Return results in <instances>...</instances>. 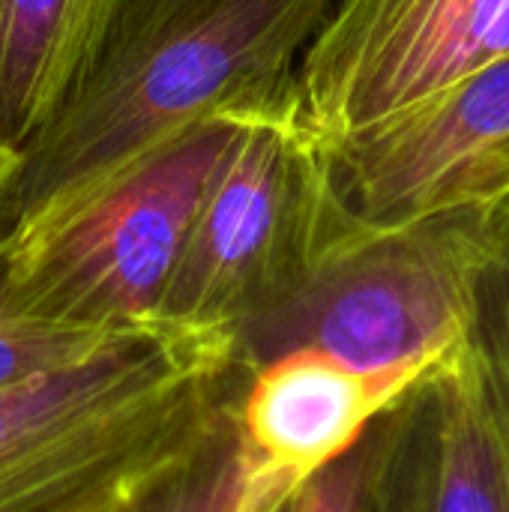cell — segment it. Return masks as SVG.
<instances>
[{"instance_id": "cell-1", "label": "cell", "mask_w": 509, "mask_h": 512, "mask_svg": "<svg viewBox=\"0 0 509 512\" xmlns=\"http://www.w3.org/2000/svg\"><path fill=\"white\" fill-rule=\"evenodd\" d=\"M333 0H144L66 105L18 150V225L210 120L300 102Z\"/></svg>"}, {"instance_id": "cell-2", "label": "cell", "mask_w": 509, "mask_h": 512, "mask_svg": "<svg viewBox=\"0 0 509 512\" xmlns=\"http://www.w3.org/2000/svg\"><path fill=\"white\" fill-rule=\"evenodd\" d=\"M243 375L225 333L150 327L0 393V512H114L189 465Z\"/></svg>"}, {"instance_id": "cell-3", "label": "cell", "mask_w": 509, "mask_h": 512, "mask_svg": "<svg viewBox=\"0 0 509 512\" xmlns=\"http://www.w3.org/2000/svg\"><path fill=\"white\" fill-rule=\"evenodd\" d=\"M495 243L486 207L351 216L285 294L231 333L234 360L255 369L318 351L354 369H441L468 342Z\"/></svg>"}, {"instance_id": "cell-4", "label": "cell", "mask_w": 509, "mask_h": 512, "mask_svg": "<svg viewBox=\"0 0 509 512\" xmlns=\"http://www.w3.org/2000/svg\"><path fill=\"white\" fill-rule=\"evenodd\" d=\"M243 123H198L21 222L0 255L6 300L72 327H156L204 195Z\"/></svg>"}, {"instance_id": "cell-5", "label": "cell", "mask_w": 509, "mask_h": 512, "mask_svg": "<svg viewBox=\"0 0 509 512\" xmlns=\"http://www.w3.org/2000/svg\"><path fill=\"white\" fill-rule=\"evenodd\" d=\"M348 219L300 102L246 120L204 195L159 324L231 339Z\"/></svg>"}, {"instance_id": "cell-6", "label": "cell", "mask_w": 509, "mask_h": 512, "mask_svg": "<svg viewBox=\"0 0 509 512\" xmlns=\"http://www.w3.org/2000/svg\"><path fill=\"white\" fill-rule=\"evenodd\" d=\"M509 57V0H333L297 84L321 141L399 117Z\"/></svg>"}, {"instance_id": "cell-7", "label": "cell", "mask_w": 509, "mask_h": 512, "mask_svg": "<svg viewBox=\"0 0 509 512\" xmlns=\"http://www.w3.org/2000/svg\"><path fill=\"white\" fill-rule=\"evenodd\" d=\"M321 144L333 192L357 219L492 207L509 195V57L432 102Z\"/></svg>"}, {"instance_id": "cell-8", "label": "cell", "mask_w": 509, "mask_h": 512, "mask_svg": "<svg viewBox=\"0 0 509 512\" xmlns=\"http://www.w3.org/2000/svg\"><path fill=\"white\" fill-rule=\"evenodd\" d=\"M441 369H354L318 351H291L243 369L228 399L231 432L255 480L297 498Z\"/></svg>"}, {"instance_id": "cell-9", "label": "cell", "mask_w": 509, "mask_h": 512, "mask_svg": "<svg viewBox=\"0 0 509 512\" xmlns=\"http://www.w3.org/2000/svg\"><path fill=\"white\" fill-rule=\"evenodd\" d=\"M144 0H0V147L21 150Z\"/></svg>"}, {"instance_id": "cell-10", "label": "cell", "mask_w": 509, "mask_h": 512, "mask_svg": "<svg viewBox=\"0 0 509 512\" xmlns=\"http://www.w3.org/2000/svg\"><path fill=\"white\" fill-rule=\"evenodd\" d=\"M438 402L429 512H509V474L468 342L438 375Z\"/></svg>"}, {"instance_id": "cell-11", "label": "cell", "mask_w": 509, "mask_h": 512, "mask_svg": "<svg viewBox=\"0 0 509 512\" xmlns=\"http://www.w3.org/2000/svg\"><path fill=\"white\" fill-rule=\"evenodd\" d=\"M288 504V498L252 477L234 441L225 405L222 420L189 465L114 512H279Z\"/></svg>"}, {"instance_id": "cell-12", "label": "cell", "mask_w": 509, "mask_h": 512, "mask_svg": "<svg viewBox=\"0 0 509 512\" xmlns=\"http://www.w3.org/2000/svg\"><path fill=\"white\" fill-rule=\"evenodd\" d=\"M438 375L384 417V444L366 512H429L441 420Z\"/></svg>"}, {"instance_id": "cell-13", "label": "cell", "mask_w": 509, "mask_h": 512, "mask_svg": "<svg viewBox=\"0 0 509 512\" xmlns=\"http://www.w3.org/2000/svg\"><path fill=\"white\" fill-rule=\"evenodd\" d=\"M144 330L150 327L96 330V327L45 321L15 309L0 288V393L24 381L87 363Z\"/></svg>"}, {"instance_id": "cell-14", "label": "cell", "mask_w": 509, "mask_h": 512, "mask_svg": "<svg viewBox=\"0 0 509 512\" xmlns=\"http://www.w3.org/2000/svg\"><path fill=\"white\" fill-rule=\"evenodd\" d=\"M468 348L509 474V231L501 228L498 243L477 279Z\"/></svg>"}, {"instance_id": "cell-15", "label": "cell", "mask_w": 509, "mask_h": 512, "mask_svg": "<svg viewBox=\"0 0 509 512\" xmlns=\"http://www.w3.org/2000/svg\"><path fill=\"white\" fill-rule=\"evenodd\" d=\"M390 414V411H387ZM384 414V417H387ZM384 417L366 432V438L315 480H309L294 498L291 512H366L375 465L384 444Z\"/></svg>"}, {"instance_id": "cell-16", "label": "cell", "mask_w": 509, "mask_h": 512, "mask_svg": "<svg viewBox=\"0 0 509 512\" xmlns=\"http://www.w3.org/2000/svg\"><path fill=\"white\" fill-rule=\"evenodd\" d=\"M18 228V153L0 147V255Z\"/></svg>"}, {"instance_id": "cell-17", "label": "cell", "mask_w": 509, "mask_h": 512, "mask_svg": "<svg viewBox=\"0 0 509 512\" xmlns=\"http://www.w3.org/2000/svg\"><path fill=\"white\" fill-rule=\"evenodd\" d=\"M489 210V216H492V222L501 228V231H509V195H504L501 201H495L492 207H486Z\"/></svg>"}, {"instance_id": "cell-18", "label": "cell", "mask_w": 509, "mask_h": 512, "mask_svg": "<svg viewBox=\"0 0 509 512\" xmlns=\"http://www.w3.org/2000/svg\"><path fill=\"white\" fill-rule=\"evenodd\" d=\"M291 507H294V501H291L288 507H282V510H279V512H291Z\"/></svg>"}]
</instances>
